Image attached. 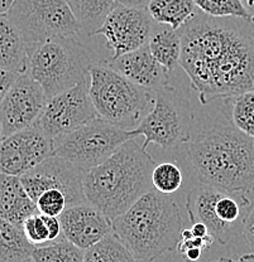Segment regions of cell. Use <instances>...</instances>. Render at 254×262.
<instances>
[{
	"mask_svg": "<svg viewBox=\"0 0 254 262\" xmlns=\"http://www.w3.org/2000/svg\"><path fill=\"white\" fill-rule=\"evenodd\" d=\"M24 262H34V261L32 260V258H31V260H28V261H24Z\"/></svg>",
	"mask_w": 254,
	"mask_h": 262,
	"instance_id": "cell-42",
	"label": "cell"
},
{
	"mask_svg": "<svg viewBox=\"0 0 254 262\" xmlns=\"http://www.w3.org/2000/svg\"><path fill=\"white\" fill-rule=\"evenodd\" d=\"M214 244H215V238L211 236V234L204 237V238L192 237L191 239H180L176 251L180 253V255H182V253L186 252V251L190 250V248H201V250H205V248L211 247Z\"/></svg>",
	"mask_w": 254,
	"mask_h": 262,
	"instance_id": "cell-31",
	"label": "cell"
},
{
	"mask_svg": "<svg viewBox=\"0 0 254 262\" xmlns=\"http://www.w3.org/2000/svg\"><path fill=\"white\" fill-rule=\"evenodd\" d=\"M243 261L244 262H254V255L253 253H247V255L242 256Z\"/></svg>",
	"mask_w": 254,
	"mask_h": 262,
	"instance_id": "cell-39",
	"label": "cell"
},
{
	"mask_svg": "<svg viewBox=\"0 0 254 262\" xmlns=\"http://www.w3.org/2000/svg\"><path fill=\"white\" fill-rule=\"evenodd\" d=\"M242 232L248 246L250 247V251H252L250 253L254 255V201L250 202L247 213L244 215V220H243L242 225Z\"/></svg>",
	"mask_w": 254,
	"mask_h": 262,
	"instance_id": "cell-32",
	"label": "cell"
},
{
	"mask_svg": "<svg viewBox=\"0 0 254 262\" xmlns=\"http://www.w3.org/2000/svg\"><path fill=\"white\" fill-rule=\"evenodd\" d=\"M81 26L83 33L94 35L109 13L116 7L115 0H65Z\"/></svg>",
	"mask_w": 254,
	"mask_h": 262,
	"instance_id": "cell-22",
	"label": "cell"
},
{
	"mask_svg": "<svg viewBox=\"0 0 254 262\" xmlns=\"http://www.w3.org/2000/svg\"><path fill=\"white\" fill-rule=\"evenodd\" d=\"M15 0H0V16L7 15Z\"/></svg>",
	"mask_w": 254,
	"mask_h": 262,
	"instance_id": "cell-37",
	"label": "cell"
},
{
	"mask_svg": "<svg viewBox=\"0 0 254 262\" xmlns=\"http://www.w3.org/2000/svg\"><path fill=\"white\" fill-rule=\"evenodd\" d=\"M92 64L89 49L76 38H52L27 47L26 73L42 86L47 98L86 80Z\"/></svg>",
	"mask_w": 254,
	"mask_h": 262,
	"instance_id": "cell-6",
	"label": "cell"
},
{
	"mask_svg": "<svg viewBox=\"0 0 254 262\" xmlns=\"http://www.w3.org/2000/svg\"><path fill=\"white\" fill-rule=\"evenodd\" d=\"M147 12L154 23L180 31L200 10L193 0H151Z\"/></svg>",
	"mask_w": 254,
	"mask_h": 262,
	"instance_id": "cell-20",
	"label": "cell"
},
{
	"mask_svg": "<svg viewBox=\"0 0 254 262\" xmlns=\"http://www.w3.org/2000/svg\"><path fill=\"white\" fill-rule=\"evenodd\" d=\"M179 33V64L203 105L254 91L253 20L199 12Z\"/></svg>",
	"mask_w": 254,
	"mask_h": 262,
	"instance_id": "cell-1",
	"label": "cell"
},
{
	"mask_svg": "<svg viewBox=\"0 0 254 262\" xmlns=\"http://www.w3.org/2000/svg\"><path fill=\"white\" fill-rule=\"evenodd\" d=\"M200 12L214 18H242L252 20L253 14L243 0H193Z\"/></svg>",
	"mask_w": 254,
	"mask_h": 262,
	"instance_id": "cell-27",
	"label": "cell"
},
{
	"mask_svg": "<svg viewBox=\"0 0 254 262\" xmlns=\"http://www.w3.org/2000/svg\"><path fill=\"white\" fill-rule=\"evenodd\" d=\"M201 253H203L201 248H190L186 252L182 253V257L185 262H196L201 257Z\"/></svg>",
	"mask_w": 254,
	"mask_h": 262,
	"instance_id": "cell-35",
	"label": "cell"
},
{
	"mask_svg": "<svg viewBox=\"0 0 254 262\" xmlns=\"http://www.w3.org/2000/svg\"><path fill=\"white\" fill-rule=\"evenodd\" d=\"M225 100L228 101L231 125L254 139V91L243 92Z\"/></svg>",
	"mask_w": 254,
	"mask_h": 262,
	"instance_id": "cell-26",
	"label": "cell"
},
{
	"mask_svg": "<svg viewBox=\"0 0 254 262\" xmlns=\"http://www.w3.org/2000/svg\"><path fill=\"white\" fill-rule=\"evenodd\" d=\"M148 47L153 57L167 71H172L179 64L182 47L179 31H173L168 26L161 27L152 32Z\"/></svg>",
	"mask_w": 254,
	"mask_h": 262,
	"instance_id": "cell-23",
	"label": "cell"
},
{
	"mask_svg": "<svg viewBox=\"0 0 254 262\" xmlns=\"http://www.w3.org/2000/svg\"><path fill=\"white\" fill-rule=\"evenodd\" d=\"M85 173L86 171L80 166L51 155L19 178L24 189L34 202L46 190L57 189L66 195L68 207H72L87 203L84 193Z\"/></svg>",
	"mask_w": 254,
	"mask_h": 262,
	"instance_id": "cell-11",
	"label": "cell"
},
{
	"mask_svg": "<svg viewBox=\"0 0 254 262\" xmlns=\"http://www.w3.org/2000/svg\"><path fill=\"white\" fill-rule=\"evenodd\" d=\"M95 117H97V114L89 95L87 77L72 89L48 98L35 125L54 141Z\"/></svg>",
	"mask_w": 254,
	"mask_h": 262,
	"instance_id": "cell-10",
	"label": "cell"
},
{
	"mask_svg": "<svg viewBox=\"0 0 254 262\" xmlns=\"http://www.w3.org/2000/svg\"><path fill=\"white\" fill-rule=\"evenodd\" d=\"M221 190L201 184L192 188L186 196V211L192 223L201 222L209 229L215 242L226 245L236 234V229L228 227L217 217L215 203L221 195Z\"/></svg>",
	"mask_w": 254,
	"mask_h": 262,
	"instance_id": "cell-17",
	"label": "cell"
},
{
	"mask_svg": "<svg viewBox=\"0 0 254 262\" xmlns=\"http://www.w3.org/2000/svg\"><path fill=\"white\" fill-rule=\"evenodd\" d=\"M116 4L125 5V7H133V8H143L147 9V5L151 0H115Z\"/></svg>",
	"mask_w": 254,
	"mask_h": 262,
	"instance_id": "cell-36",
	"label": "cell"
},
{
	"mask_svg": "<svg viewBox=\"0 0 254 262\" xmlns=\"http://www.w3.org/2000/svg\"><path fill=\"white\" fill-rule=\"evenodd\" d=\"M35 204L41 214L51 215V217H60V214L68 208L66 195L57 189L46 190L40 195Z\"/></svg>",
	"mask_w": 254,
	"mask_h": 262,
	"instance_id": "cell-29",
	"label": "cell"
},
{
	"mask_svg": "<svg viewBox=\"0 0 254 262\" xmlns=\"http://www.w3.org/2000/svg\"><path fill=\"white\" fill-rule=\"evenodd\" d=\"M191 232H192L193 237H199V238H204V237L209 236V229L206 226L201 222H195L191 226Z\"/></svg>",
	"mask_w": 254,
	"mask_h": 262,
	"instance_id": "cell-34",
	"label": "cell"
},
{
	"mask_svg": "<svg viewBox=\"0 0 254 262\" xmlns=\"http://www.w3.org/2000/svg\"><path fill=\"white\" fill-rule=\"evenodd\" d=\"M111 223L113 233L139 262H153L176 250L184 229L177 202L157 189L141 196Z\"/></svg>",
	"mask_w": 254,
	"mask_h": 262,
	"instance_id": "cell-4",
	"label": "cell"
},
{
	"mask_svg": "<svg viewBox=\"0 0 254 262\" xmlns=\"http://www.w3.org/2000/svg\"><path fill=\"white\" fill-rule=\"evenodd\" d=\"M154 166L142 145L129 139L105 162L85 173L84 193L87 203L110 221L115 220L141 196L154 189L152 183Z\"/></svg>",
	"mask_w": 254,
	"mask_h": 262,
	"instance_id": "cell-3",
	"label": "cell"
},
{
	"mask_svg": "<svg viewBox=\"0 0 254 262\" xmlns=\"http://www.w3.org/2000/svg\"><path fill=\"white\" fill-rule=\"evenodd\" d=\"M212 262H244V261H243V258H242V257H240L239 260H231V258L221 257V258H219V260H217V261H212Z\"/></svg>",
	"mask_w": 254,
	"mask_h": 262,
	"instance_id": "cell-40",
	"label": "cell"
},
{
	"mask_svg": "<svg viewBox=\"0 0 254 262\" xmlns=\"http://www.w3.org/2000/svg\"><path fill=\"white\" fill-rule=\"evenodd\" d=\"M188 157L201 184L233 194L254 192V139L233 125H215L199 134Z\"/></svg>",
	"mask_w": 254,
	"mask_h": 262,
	"instance_id": "cell-2",
	"label": "cell"
},
{
	"mask_svg": "<svg viewBox=\"0 0 254 262\" xmlns=\"http://www.w3.org/2000/svg\"><path fill=\"white\" fill-rule=\"evenodd\" d=\"M0 68L23 75L27 71V46L7 15L0 16Z\"/></svg>",
	"mask_w": 254,
	"mask_h": 262,
	"instance_id": "cell-19",
	"label": "cell"
},
{
	"mask_svg": "<svg viewBox=\"0 0 254 262\" xmlns=\"http://www.w3.org/2000/svg\"><path fill=\"white\" fill-rule=\"evenodd\" d=\"M84 262H139L114 233L104 237L100 242L85 251Z\"/></svg>",
	"mask_w": 254,
	"mask_h": 262,
	"instance_id": "cell-24",
	"label": "cell"
},
{
	"mask_svg": "<svg viewBox=\"0 0 254 262\" xmlns=\"http://www.w3.org/2000/svg\"><path fill=\"white\" fill-rule=\"evenodd\" d=\"M58 218L62 236L84 251L113 233L111 221L90 203L68 207Z\"/></svg>",
	"mask_w": 254,
	"mask_h": 262,
	"instance_id": "cell-15",
	"label": "cell"
},
{
	"mask_svg": "<svg viewBox=\"0 0 254 262\" xmlns=\"http://www.w3.org/2000/svg\"><path fill=\"white\" fill-rule=\"evenodd\" d=\"M27 47L52 38H77L81 26L65 0H15L7 14Z\"/></svg>",
	"mask_w": 254,
	"mask_h": 262,
	"instance_id": "cell-7",
	"label": "cell"
},
{
	"mask_svg": "<svg viewBox=\"0 0 254 262\" xmlns=\"http://www.w3.org/2000/svg\"><path fill=\"white\" fill-rule=\"evenodd\" d=\"M89 95L97 116L125 131L134 130L154 105L152 91L133 83L108 63L90 67Z\"/></svg>",
	"mask_w": 254,
	"mask_h": 262,
	"instance_id": "cell-5",
	"label": "cell"
},
{
	"mask_svg": "<svg viewBox=\"0 0 254 262\" xmlns=\"http://www.w3.org/2000/svg\"><path fill=\"white\" fill-rule=\"evenodd\" d=\"M32 260L34 262H84L85 251L61 236V238L50 245L35 246Z\"/></svg>",
	"mask_w": 254,
	"mask_h": 262,
	"instance_id": "cell-25",
	"label": "cell"
},
{
	"mask_svg": "<svg viewBox=\"0 0 254 262\" xmlns=\"http://www.w3.org/2000/svg\"><path fill=\"white\" fill-rule=\"evenodd\" d=\"M40 213L19 177L0 173V218L23 227L24 221ZM23 229V228H22Z\"/></svg>",
	"mask_w": 254,
	"mask_h": 262,
	"instance_id": "cell-18",
	"label": "cell"
},
{
	"mask_svg": "<svg viewBox=\"0 0 254 262\" xmlns=\"http://www.w3.org/2000/svg\"><path fill=\"white\" fill-rule=\"evenodd\" d=\"M18 76V73L9 72V71H5L0 68V102H2L3 98L7 95V92L9 91L12 84L17 80Z\"/></svg>",
	"mask_w": 254,
	"mask_h": 262,
	"instance_id": "cell-33",
	"label": "cell"
},
{
	"mask_svg": "<svg viewBox=\"0 0 254 262\" xmlns=\"http://www.w3.org/2000/svg\"><path fill=\"white\" fill-rule=\"evenodd\" d=\"M53 141L37 125L4 138L0 144V173L22 177L45 162Z\"/></svg>",
	"mask_w": 254,
	"mask_h": 262,
	"instance_id": "cell-14",
	"label": "cell"
},
{
	"mask_svg": "<svg viewBox=\"0 0 254 262\" xmlns=\"http://www.w3.org/2000/svg\"><path fill=\"white\" fill-rule=\"evenodd\" d=\"M153 19L143 8L116 4L94 35H103L113 51L110 59L148 45L153 32Z\"/></svg>",
	"mask_w": 254,
	"mask_h": 262,
	"instance_id": "cell-12",
	"label": "cell"
},
{
	"mask_svg": "<svg viewBox=\"0 0 254 262\" xmlns=\"http://www.w3.org/2000/svg\"><path fill=\"white\" fill-rule=\"evenodd\" d=\"M22 228H23L27 239L33 246L51 242L50 231H48L47 225H46L43 214H41V213H35V214L27 218Z\"/></svg>",
	"mask_w": 254,
	"mask_h": 262,
	"instance_id": "cell-30",
	"label": "cell"
},
{
	"mask_svg": "<svg viewBox=\"0 0 254 262\" xmlns=\"http://www.w3.org/2000/svg\"><path fill=\"white\" fill-rule=\"evenodd\" d=\"M245 4V7L248 8V10H249L250 13L254 15V0H243Z\"/></svg>",
	"mask_w": 254,
	"mask_h": 262,
	"instance_id": "cell-38",
	"label": "cell"
},
{
	"mask_svg": "<svg viewBox=\"0 0 254 262\" xmlns=\"http://www.w3.org/2000/svg\"><path fill=\"white\" fill-rule=\"evenodd\" d=\"M113 70L133 83L155 92L168 84V71L153 57L148 45L108 62Z\"/></svg>",
	"mask_w": 254,
	"mask_h": 262,
	"instance_id": "cell-16",
	"label": "cell"
},
{
	"mask_svg": "<svg viewBox=\"0 0 254 262\" xmlns=\"http://www.w3.org/2000/svg\"><path fill=\"white\" fill-rule=\"evenodd\" d=\"M133 139L129 131L95 117L72 133L53 141L52 155L80 166L85 171L105 162L120 145Z\"/></svg>",
	"mask_w": 254,
	"mask_h": 262,
	"instance_id": "cell-9",
	"label": "cell"
},
{
	"mask_svg": "<svg viewBox=\"0 0 254 262\" xmlns=\"http://www.w3.org/2000/svg\"><path fill=\"white\" fill-rule=\"evenodd\" d=\"M182 171L176 164L165 162L154 166L152 173L153 188L163 194H173L182 184Z\"/></svg>",
	"mask_w": 254,
	"mask_h": 262,
	"instance_id": "cell-28",
	"label": "cell"
},
{
	"mask_svg": "<svg viewBox=\"0 0 254 262\" xmlns=\"http://www.w3.org/2000/svg\"><path fill=\"white\" fill-rule=\"evenodd\" d=\"M35 246L23 229L0 218V262H24L32 258Z\"/></svg>",
	"mask_w": 254,
	"mask_h": 262,
	"instance_id": "cell-21",
	"label": "cell"
},
{
	"mask_svg": "<svg viewBox=\"0 0 254 262\" xmlns=\"http://www.w3.org/2000/svg\"><path fill=\"white\" fill-rule=\"evenodd\" d=\"M3 140H4V131H3V124L0 121V144H2Z\"/></svg>",
	"mask_w": 254,
	"mask_h": 262,
	"instance_id": "cell-41",
	"label": "cell"
},
{
	"mask_svg": "<svg viewBox=\"0 0 254 262\" xmlns=\"http://www.w3.org/2000/svg\"><path fill=\"white\" fill-rule=\"evenodd\" d=\"M132 138L143 136L142 147L149 144L169 151L191 140V115L188 105L181 95L166 84L154 92V105L148 115L134 130L129 131Z\"/></svg>",
	"mask_w": 254,
	"mask_h": 262,
	"instance_id": "cell-8",
	"label": "cell"
},
{
	"mask_svg": "<svg viewBox=\"0 0 254 262\" xmlns=\"http://www.w3.org/2000/svg\"><path fill=\"white\" fill-rule=\"evenodd\" d=\"M48 98L42 86L27 73L19 75L0 102V121L4 138L33 126Z\"/></svg>",
	"mask_w": 254,
	"mask_h": 262,
	"instance_id": "cell-13",
	"label": "cell"
}]
</instances>
